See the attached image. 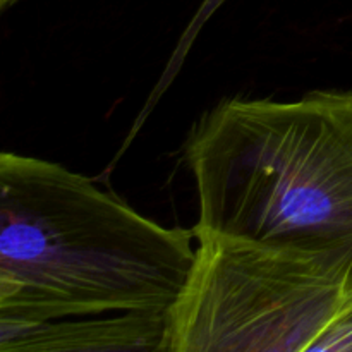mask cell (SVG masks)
Segmentation results:
<instances>
[{
	"instance_id": "obj_1",
	"label": "cell",
	"mask_w": 352,
	"mask_h": 352,
	"mask_svg": "<svg viewBox=\"0 0 352 352\" xmlns=\"http://www.w3.org/2000/svg\"><path fill=\"white\" fill-rule=\"evenodd\" d=\"M192 241L64 165L0 155V322L170 313Z\"/></svg>"
},
{
	"instance_id": "obj_4",
	"label": "cell",
	"mask_w": 352,
	"mask_h": 352,
	"mask_svg": "<svg viewBox=\"0 0 352 352\" xmlns=\"http://www.w3.org/2000/svg\"><path fill=\"white\" fill-rule=\"evenodd\" d=\"M167 336L168 313L0 322V352H164Z\"/></svg>"
},
{
	"instance_id": "obj_5",
	"label": "cell",
	"mask_w": 352,
	"mask_h": 352,
	"mask_svg": "<svg viewBox=\"0 0 352 352\" xmlns=\"http://www.w3.org/2000/svg\"><path fill=\"white\" fill-rule=\"evenodd\" d=\"M19 0H0V9L2 10H7L9 7H12L14 3H17Z\"/></svg>"
},
{
	"instance_id": "obj_2",
	"label": "cell",
	"mask_w": 352,
	"mask_h": 352,
	"mask_svg": "<svg viewBox=\"0 0 352 352\" xmlns=\"http://www.w3.org/2000/svg\"><path fill=\"white\" fill-rule=\"evenodd\" d=\"M196 237L311 258L352 282V91L232 96L189 131Z\"/></svg>"
},
{
	"instance_id": "obj_3",
	"label": "cell",
	"mask_w": 352,
	"mask_h": 352,
	"mask_svg": "<svg viewBox=\"0 0 352 352\" xmlns=\"http://www.w3.org/2000/svg\"><path fill=\"white\" fill-rule=\"evenodd\" d=\"M167 352H352V282L311 258L196 237Z\"/></svg>"
}]
</instances>
